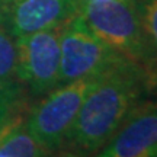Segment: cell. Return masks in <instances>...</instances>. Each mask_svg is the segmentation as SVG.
Wrapping results in <instances>:
<instances>
[{"instance_id":"6da1fadb","label":"cell","mask_w":157,"mask_h":157,"mask_svg":"<svg viewBox=\"0 0 157 157\" xmlns=\"http://www.w3.org/2000/svg\"><path fill=\"white\" fill-rule=\"evenodd\" d=\"M156 83V74L128 58L101 74L84 98L57 156L93 157Z\"/></svg>"},{"instance_id":"3957f363","label":"cell","mask_w":157,"mask_h":157,"mask_svg":"<svg viewBox=\"0 0 157 157\" xmlns=\"http://www.w3.org/2000/svg\"><path fill=\"white\" fill-rule=\"evenodd\" d=\"M77 15L105 45L148 68L138 0H93L80 6Z\"/></svg>"},{"instance_id":"ba28073f","label":"cell","mask_w":157,"mask_h":157,"mask_svg":"<svg viewBox=\"0 0 157 157\" xmlns=\"http://www.w3.org/2000/svg\"><path fill=\"white\" fill-rule=\"evenodd\" d=\"M25 112L0 132V153L10 157H54L29 132L23 121Z\"/></svg>"},{"instance_id":"8992f818","label":"cell","mask_w":157,"mask_h":157,"mask_svg":"<svg viewBox=\"0 0 157 157\" xmlns=\"http://www.w3.org/2000/svg\"><path fill=\"white\" fill-rule=\"evenodd\" d=\"M93 157H157V101H141Z\"/></svg>"},{"instance_id":"277c9868","label":"cell","mask_w":157,"mask_h":157,"mask_svg":"<svg viewBox=\"0 0 157 157\" xmlns=\"http://www.w3.org/2000/svg\"><path fill=\"white\" fill-rule=\"evenodd\" d=\"M60 52L58 86L77 78L98 77L118 63L127 60L103 44L87 28L80 15H74L64 23L60 38Z\"/></svg>"},{"instance_id":"7a4b0ae2","label":"cell","mask_w":157,"mask_h":157,"mask_svg":"<svg viewBox=\"0 0 157 157\" xmlns=\"http://www.w3.org/2000/svg\"><path fill=\"white\" fill-rule=\"evenodd\" d=\"M98 77L60 84L26 109L23 115L26 128L54 156L64 146L78 109Z\"/></svg>"},{"instance_id":"52a82bcc","label":"cell","mask_w":157,"mask_h":157,"mask_svg":"<svg viewBox=\"0 0 157 157\" xmlns=\"http://www.w3.org/2000/svg\"><path fill=\"white\" fill-rule=\"evenodd\" d=\"M74 15H77L74 0L0 2V26L15 39L61 25Z\"/></svg>"},{"instance_id":"5bb4252c","label":"cell","mask_w":157,"mask_h":157,"mask_svg":"<svg viewBox=\"0 0 157 157\" xmlns=\"http://www.w3.org/2000/svg\"><path fill=\"white\" fill-rule=\"evenodd\" d=\"M0 2H5V0H0Z\"/></svg>"},{"instance_id":"5b68a950","label":"cell","mask_w":157,"mask_h":157,"mask_svg":"<svg viewBox=\"0 0 157 157\" xmlns=\"http://www.w3.org/2000/svg\"><path fill=\"white\" fill-rule=\"evenodd\" d=\"M64 23L16 38L17 82L31 99H39L58 86Z\"/></svg>"},{"instance_id":"9c48e42d","label":"cell","mask_w":157,"mask_h":157,"mask_svg":"<svg viewBox=\"0 0 157 157\" xmlns=\"http://www.w3.org/2000/svg\"><path fill=\"white\" fill-rule=\"evenodd\" d=\"M143 39L147 52V66L157 76V0H138Z\"/></svg>"},{"instance_id":"30bf717a","label":"cell","mask_w":157,"mask_h":157,"mask_svg":"<svg viewBox=\"0 0 157 157\" xmlns=\"http://www.w3.org/2000/svg\"><path fill=\"white\" fill-rule=\"evenodd\" d=\"M28 95L21 83L0 89V132L26 111Z\"/></svg>"},{"instance_id":"4fadbf2b","label":"cell","mask_w":157,"mask_h":157,"mask_svg":"<svg viewBox=\"0 0 157 157\" xmlns=\"http://www.w3.org/2000/svg\"><path fill=\"white\" fill-rule=\"evenodd\" d=\"M0 157H10V156H6V154H2V153H0Z\"/></svg>"},{"instance_id":"8fae6325","label":"cell","mask_w":157,"mask_h":157,"mask_svg":"<svg viewBox=\"0 0 157 157\" xmlns=\"http://www.w3.org/2000/svg\"><path fill=\"white\" fill-rule=\"evenodd\" d=\"M17 50L16 39L0 26V89L17 82Z\"/></svg>"},{"instance_id":"7c38bea8","label":"cell","mask_w":157,"mask_h":157,"mask_svg":"<svg viewBox=\"0 0 157 157\" xmlns=\"http://www.w3.org/2000/svg\"><path fill=\"white\" fill-rule=\"evenodd\" d=\"M89 2H93V0H74V3H76V6H77V10L80 6L86 5V3H89Z\"/></svg>"}]
</instances>
